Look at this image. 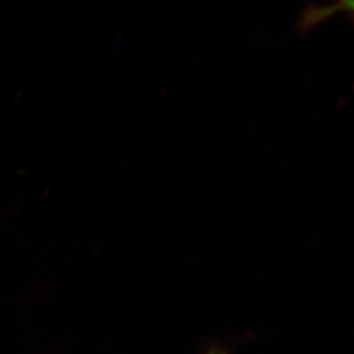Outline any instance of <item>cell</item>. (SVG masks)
<instances>
[{
    "label": "cell",
    "mask_w": 354,
    "mask_h": 354,
    "mask_svg": "<svg viewBox=\"0 0 354 354\" xmlns=\"http://www.w3.org/2000/svg\"><path fill=\"white\" fill-rule=\"evenodd\" d=\"M340 7L342 10H346L349 12L354 13V0H342Z\"/></svg>",
    "instance_id": "1"
},
{
    "label": "cell",
    "mask_w": 354,
    "mask_h": 354,
    "mask_svg": "<svg viewBox=\"0 0 354 354\" xmlns=\"http://www.w3.org/2000/svg\"><path fill=\"white\" fill-rule=\"evenodd\" d=\"M206 354H227V351L225 348H221V346H213L207 351Z\"/></svg>",
    "instance_id": "2"
}]
</instances>
